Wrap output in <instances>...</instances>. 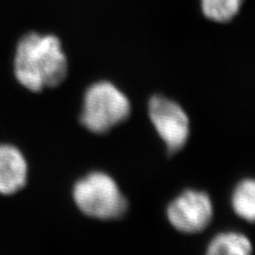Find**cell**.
I'll return each instance as SVG.
<instances>
[{
    "label": "cell",
    "instance_id": "6da1fadb",
    "mask_svg": "<svg viewBox=\"0 0 255 255\" xmlns=\"http://www.w3.org/2000/svg\"><path fill=\"white\" fill-rule=\"evenodd\" d=\"M67 60L60 39L35 32L20 38L14 58L17 81L31 92L60 85L67 76Z\"/></svg>",
    "mask_w": 255,
    "mask_h": 255
},
{
    "label": "cell",
    "instance_id": "7a4b0ae2",
    "mask_svg": "<svg viewBox=\"0 0 255 255\" xmlns=\"http://www.w3.org/2000/svg\"><path fill=\"white\" fill-rule=\"evenodd\" d=\"M79 210L97 219H116L126 213L128 203L117 183L109 174L95 171L79 180L73 190Z\"/></svg>",
    "mask_w": 255,
    "mask_h": 255
},
{
    "label": "cell",
    "instance_id": "3957f363",
    "mask_svg": "<svg viewBox=\"0 0 255 255\" xmlns=\"http://www.w3.org/2000/svg\"><path fill=\"white\" fill-rule=\"evenodd\" d=\"M131 105L127 96L111 82L101 81L86 91L80 122L93 133H106L129 117Z\"/></svg>",
    "mask_w": 255,
    "mask_h": 255
},
{
    "label": "cell",
    "instance_id": "277c9868",
    "mask_svg": "<svg viewBox=\"0 0 255 255\" xmlns=\"http://www.w3.org/2000/svg\"><path fill=\"white\" fill-rule=\"evenodd\" d=\"M149 117L170 152L184 147L189 136V119L177 102L162 96L149 101Z\"/></svg>",
    "mask_w": 255,
    "mask_h": 255
},
{
    "label": "cell",
    "instance_id": "5b68a950",
    "mask_svg": "<svg viewBox=\"0 0 255 255\" xmlns=\"http://www.w3.org/2000/svg\"><path fill=\"white\" fill-rule=\"evenodd\" d=\"M213 203L203 191L185 190L168 205L167 217L180 232L198 233L210 225L213 218Z\"/></svg>",
    "mask_w": 255,
    "mask_h": 255
},
{
    "label": "cell",
    "instance_id": "8992f818",
    "mask_svg": "<svg viewBox=\"0 0 255 255\" xmlns=\"http://www.w3.org/2000/svg\"><path fill=\"white\" fill-rule=\"evenodd\" d=\"M28 165L12 145H0V194L12 195L26 185Z\"/></svg>",
    "mask_w": 255,
    "mask_h": 255
},
{
    "label": "cell",
    "instance_id": "52a82bcc",
    "mask_svg": "<svg viewBox=\"0 0 255 255\" xmlns=\"http://www.w3.org/2000/svg\"><path fill=\"white\" fill-rule=\"evenodd\" d=\"M252 244L244 234L221 233L215 237L207 248L206 255H251Z\"/></svg>",
    "mask_w": 255,
    "mask_h": 255
},
{
    "label": "cell",
    "instance_id": "ba28073f",
    "mask_svg": "<svg viewBox=\"0 0 255 255\" xmlns=\"http://www.w3.org/2000/svg\"><path fill=\"white\" fill-rule=\"evenodd\" d=\"M234 212L245 220L254 221L255 217V183L252 179H245L236 186L232 196Z\"/></svg>",
    "mask_w": 255,
    "mask_h": 255
},
{
    "label": "cell",
    "instance_id": "9c48e42d",
    "mask_svg": "<svg viewBox=\"0 0 255 255\" xmlns=\"http://www.w3.org/2000/svg\"><path fill=\"white\" fill-rule=\"evenodd\" d=\"M242 2L243 0H201L203 14L218 22L232 19L241 9Z\"/></svg>",
    "mask_w": 255,
    "mask_h": 255
}]
</instances>
